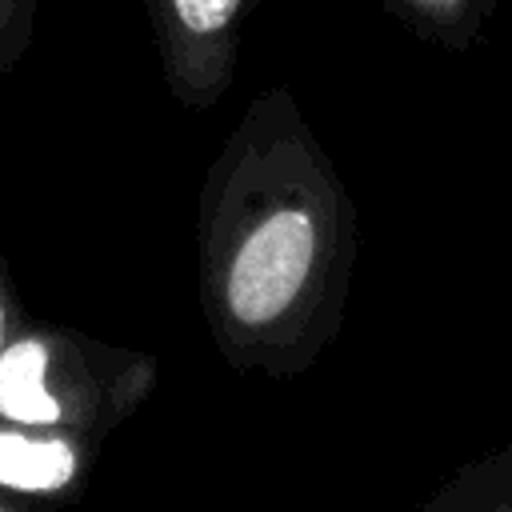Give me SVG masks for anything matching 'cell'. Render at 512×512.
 <instances>
[{
  "label": "cell",
  "mask_w": 512,
  "mask_h": 512,
  "mask_svg": "<svg viewBox=\"0 0 512 512\" xmlns=\"http://www.w3.org/2000/svg\"><path fill=\"white\" fill-rule=\"evenodd\" d=\"M352 256L348 196L284 92H264L204 184L200 296L236 368H296L332 328Z\"/></svg>",
  "instance_id": "obj_1"
},
{
  "label": "cell",
  "mask_w": 512,
  "mask_h": 512,
  "mask_svg": "<svg viewBox=\"0 0 512 512\" xmlns=\"http://www.w3.org/2000/svg\"><path fill=\"white\" fill-rule=\"evenodd\" d=\"M92 436L28 428L0 420V492L8 496H60L68 492L88 464Z\"/></svg>",
  "instance_id": "obj_4"
},
{
  "label": "cell",
  "mask_w": 512,
  "mask_h": 512,
  "mask_svg": "<svg viewBox=\"0 0 512 512\" xmlns=\"http://www.w3.org/2000/svg\"><path fill=\"white\" fill-rule=\"evenodd\" d=\"M28 8H32V0H0V44H4L12 32L24 28Z\"/></svg>",
  "instance_id": "obj_6"
},
{
  "label": "cell",
  "mask_w": 512,
  "mask_h": 512,
  "mask_svg": "<svg viewBox=\"0 0 512 512\" xmlns=\"http://www.w3.org/2000/svg\"><path fill=\"white\" fill-rule=\"evenodd\" d=\"M248 4L252 0H148L168 88L184 104H212L228 88Z\"/></svg>",
  "instance_id": "obj_3"
},
{
  "label": "cell",
  "mask_w": 512,
  "mask_h": 512,
  "mask_svg": "<svg viewBox=\"0 0 512 512\" xmlns=\"http://www.w3.org/2000/svg\"><path fill=\"white\" fill-rule=\"evenodd\" d=\"M400 4L412 16H420L428 28H460L476 8V0H400Z\"/></svg>",
  "instance_id": "obj_5"
},
{
  "label": "cell",
  "mask_w": 512,
  "mask_h": 512,
  "mask_svg": "<svg viewBox=\"0 0 512 512\" xmlns=\"http://www.w3.org/2000/svg\"><path fill=\"white\" fill-rule=\"evenodd\" d=\"M16 504H20V500H16V496H8V492H0V512H12V508H16Z\"/></svg>",
  "instance_id": "obj_8"
},
{
  "label": "cell",
  "mask_w": 512,
  "mask_h": 512,
  "mask_svg": "<svg viewBox=\"0 0 512 512\" xmlns=\"http://www.w3.org/2000/svg\"><path fill=\"white\" fill-rule=\"evenodd\" d=\"M12 332H16V308H12L8 280H4V268H0V352H4V344L12 340Z\"/></svg>",
  "instance_id": "obj_7"
},
{
  "label": "cell",
  "mask_w": 512,
  "mask_h": 512,
  "mask_svg": "<svg viewBox=\"0 0 512 512\" xmlns=\"http://www.w3.org/2000/svg\"><path fill=\"white\" fill-rule=\"evenodd\" d=\"M148 380V360L112 368L60 332H12L0 352V420L96 440L148 392Z\"/></svg>",
  "instance_id": "obj_2"
}]
</instances>
